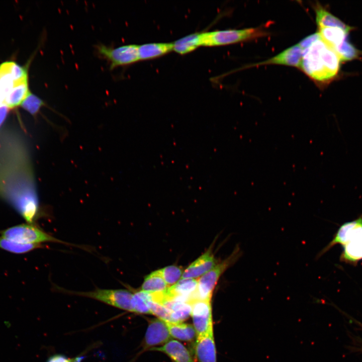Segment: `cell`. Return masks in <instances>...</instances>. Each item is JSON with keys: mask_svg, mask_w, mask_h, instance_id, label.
Masks as SVG:
<instances>
[{"mask_svg": "<svg viewBox=\"0 0 362 362\" xmlns=\"http://www.w3.org/2000/svg\"><path fill=\"white\" fill-rule=\"evenodd\" d=\"M173 51L180 54L191 52L201 46V33L184 37L172 43Z\"/></svg>", "mask_w": 362, "mask_h": 362, "instance_id": "19", "label": "cell"}, {"mask_svg": "<svg viewBox=\"0 0 362 362\" xmlns=\"http://www.w3.org/2000/svg\"><path fill=\"white\" fill-rule=\"evenodd\" d=\"M336 244L343 246L340 257L342 262L354 264L362 259V214L357 219L342 224L316 258L320 257Z\"/></svg>", "mask_w": 362, "mask_h": 362, "instance_id": "2", "label": "cell"}, {"mask_svg": "<svg viewBox=\"0 0 362 362\" xmlns=\"http://www.w3.org/2000/svg\"><path fill=\"white\" fill-rule=\"evenodd\" d=\"M22 107L33 116L39 112L41 108L46 106L43 100L30 93L21 104Z\"/></svg>", "mask_w": 362, "mask_h": 362, "instance_id": "24", "label": "cell"}, {"mask_svg": "<svg viewBox=\"0 0 362 362\" xmlns=\"http://www.w3.org/2000/svg\"><path fill=\"white\" fill-rule=\"evenodd\" d=\"M191 305V316L196 332V337L213 331L211 301L197 300Z\"/></svg>", "mask_w": 362, "mask_h": 362, "instance_id": "10", "label": "cell"}, {"mask_svg": "<svg viewBox=\"0 0 362 362\" xmlns=\"http://www.w3.org/2000/svg\"><path fill=\"white\" fill-rule=\"evenodd\" d=\"M320 37V35L318 32L312 34L302 39L298 44L300 47L304 50L308 47L313 43L315 41L318 39Z\"/></svg>", "mask_w": 362, "mask_h": 362, "instance_id": "29", "label": "cell"}, {"mask_svg": "<svg viewBox=\"0 0 362 362\" xmlns=\"http://www.w3.org/2000/svg\"><path fill=\"white\" fill-rule=\"evenodd\" d=\"M9 109L6 105H0V127L6 118Z\"/></svg>", "mask_w": 362, "mask_h": 362, "instance_id": "30", "label": "cell"}, {"mask_svg": "<svg viewBox=\"0 0 362 362\" xmlns=\"http://www.w3.org/2000/svg\"><path fill=\"white\" fill-rule=\"evenodd\" d=\"M316 21L318 28L323 27H341L348 28L340 20L331 14L320 5H317L315 7Z\"/></svg>", "mask_w": 362, "mask_h": 362, "instance_id": "21", "label": "cell"}, {"mask_svg": "<svg viewBox=\"0 0 362 362\" xmlns=\"http://www.w3.org/2000/svg\"><path fill=\"white\" fill-rule=\"evenodd\" d=\"M266 32L260 28L217 30L201 33L202 46H216L234 44L262 37Z\"/></svg>", "mask_w": 362, "mask_h": 362, "instance_id": "3", "label": "cell"}, {"mask_svg": "<svg viewBox=\"0 0 362 362\" xmlns=\"http://www.w3.org/2000/svg\"><path fill=\"white\" fill-rule=\"evenodd\" d=\"M217 263L213 254L208 250L186 268L182 278L196 279L210 270Z\"/></svg>", "mask_w": 362, "mask_h": 362, "instance_id": "13", "label": "cell"}, {"mask_svg": "<svg viewBox=\"0 0 362 362\" xmlns=\"http://www.w3.org/2000/svg\"><path fill=\"white\" fill-rule=\"evenodd\" d=\"M146 302L151 314L166 322L172 323L170 312L162 305L152 301Z\"/></svg>", "mask_w": 362, "mask_h": 362, "instance_id": "26", "label": "cell"}, {"mask_svg": "<svg viewBox=\"0 0 362 362\" xmlns=\"http://www.w3.org/2000/svg\"><path fill=\"white\" fill-rule=\"evenodd\" d=\"M159 270L168 286H172L177 283L183 273L182 268L175 265L167 266Z\"/></svg>", "mask_w": 362, "mask_h": 362, "instance_id": "25", "label": "cell"}, {"mask_svg": "<svg viewBox=\"0 0 362 362\" xmlns=\"http://www.w3.org/2000/svg\"><path fill=\"white\" fill-rule=\"evenodd\" d=\"M242 254V251L237 245L229 256L198 279L197 300L211 301L214 290L222 274L234 264Z\"/></svg>", "mask_w": 362, "mask_h": 362, "instance_id": "4", "label": "cell"}, {"mask_svg": "<svg viewBox=\"0 0 362 362\" xmlns=\"http://www.w3.org/2000/svg\"><path fill=\"white\" fill-rule=\"evenodd\" d=\"M166 322L159 318L151 319L142 343L143 351L165 344L171 339Z\"/></svg>", "mask_w": 362, "mask_h": 362, "instance_id": "11", "label": "cell"}, {"mask_svg": "<svg viewBox=\"0 0 362 362\" xmlns=\"http://www.w3.org/2000/svg\"><path fill=\"white\" fill-rule=\"evenodd\" d=\"M322 40L337 54L341 61L351 60L357 57L358 50L347 40L348 28H318Z\"/></svg>", "mask_w": 362, "mask_h": 362, "instance_id": "5", "label": "cell"}, {"mask_svg": "<svg viewBox=\"0 0 362 362\" xmlns=\"http://www.w3.org/2000/svg\"><path fill=\"white\" fill-rule=\"evenodd\" d=\"M63 293L95 299L115 308L133 312L132 299L133 294L124 289H96L88 292H75L61 290Z\"/></svg>", "mask_w": 362, "mask_h": 362, "instance_id": "6", "label": "cell"}, {"mask_svg": "<svg viewBox=\"0 0 362 362\" xmlns=\"http://www.w3.org/2000/svg\"><path fill=\"white\" fill-rule=\"evenodd\" d=\"M1 237L21 244H37L46 242H65L46 233L32 224L16 225L0 231Z\"/></svg>", "mask_w": 362, "mask_h": 362, "instance_id": "7", "label": "cell"}, {"mask_svg": "<svg viewBox=\"0 0 362 362\" xmlns=\"http://www.w3.org/2000/svg\"><path fill=\"white\" fill-rule=\"evenodd\" d=\"M41 244H21L0 237V249L16 254L28 252L41 247Z\"/></svg>", "mask_w": 362, "mask_h": 362, "instance_id": "23", "label": "cell"}, {"mask_svg": "<svg viewBox=\"0 0 362 362\" xmlns=\"http://www.w3.org/2000/svg\"><path fill=\"white\" fill-rule=\"evenodd\" d=\"M173 50L172 43H152L138 45L139 60L151 59Z\"/></svg>", "mask_w": 362, "mask_h": 362, "instance_id": "16", "label": "cell"}, {"mask_svg": "<svg viewBox=\"0 0 362 362\" xmlns=\"http://www.w3.org/2000/svg\"><path fill=\"white\" fill-rule=\"evenodd\" d=\"M31 92L29 89L28 79L16 83L8 94L5 105L10 108L21 105Z\"/></svg>", "mask_w": 362, "mask_h": 362, "instance_id": "18", "label": "cell"}, {"mask_svg": "<svg viewBox=\"0 0 362 362\" xmlns=\"http://www.w3.org/2000/svg\"><path fill=\"white\" fill-rule=\"evenodd\" d=\"M166 324L171 337L185 341H191L196 337L193 325L182 323H167Z\"/></svg>", "mask_w": 362, "mask_h": 362, "instance_id": "20", "label": "cell"}, {"mask_svg": "<svg viewBox=\"0 0 362 362\" xmlns=\"http://www.w3.org/2000/svg\"><path fill=\"white\" fill-rule=\"evenodd\" d=\"M340 61L337 54L320 36L303 50L300 67L313 80L325 83L337 76Z\"/></svg>", "mask_w": 362, "mask_h": 362, "instance_id": "1", "label": "cell"}, {"mask_svg": "<svg viewBox=\"0 0 362 362\" xmlns=\"http://www.w3.org/2000/svg\"><path fill=\"white\" fill-rule=\"evenodd\" d=\"M196 338L194 350L198 362H217L213 331Z\"/></svg>", "mask_w": 362, "mask_h": 362, "instance_id": "12", "label": "cell"}, {"mask_svg": "<svg viewBox=\"0 0 362 362\" xmlns=\"http://www.w3.org/2000/svg\"><path fill=\"white\" fill-rule=\"evenodd\" d=\"M160 270L152 272L145 277L142 285L141 290L149 293L162 292L168 288Z\"/></svg>", "mask_w": 362, "mask_h": 362, "instance_id": "22", "label": "cell"}, {"mask_svg": "<svg viewBox=\"0 0 362 362\" xmlns=\"http://www.w3.org/2000/svg\"><path fill=\"white\" fill-rule=\"evenodd\" d=\"M170 313L172 323H182L191 314L190 304L172 300L163 301L161 304Z\"/></svg>", "mask_w": 362, "mask_h": 362, "instance_id": "17", "label": "cell"}, {"mask_svg": "<svg viewBox=\"0 0 362 362\" xmlns=\"http://www.w3.org/2000/svg\"><path fill=\"white\" fill-rule=\"evenodd\" d=\"M84 357L82 355L69 357L63 354H55L49 357L46 362H81Z\"/></svg>", "mask_w": 362, "mask_h": 362, "instance_id": "28", "label": "cell"}, {"mask_svg": "<svg viewBox=\"0 0 362 362\" xmlns=\"http://www.w3.org/2000/svg\"><path fill=\"white\" fill-rule=\"evenodd\" d=\"M149 350L164 353L174 362H194L188 349L177 340L170 339L162 346Z\"/></svg>", "mask_w": 362, "mask_h": 362, "instance_id": "15", "label": "cell"}, {"mask_svg": "<svg viewBox=\"0 0 362 362\" xmlns=\"http://www.w3.org/2000/svg\"><path fill=\"white\" fill-rule=\"evenodd\" d=\"M303 50L298 44L293 45L277 55L256 64H279L300 67Z\"/></svg>", "mask_w": 362, "mask_h": 362, "instance_id": "14", "label": "cell"}, {"mask_svg": "<svg viewBox=\"0 0 362 362\" xmlns=\"http://www.w3.org/2000/svg\"><path fill=\"white\" fill-rule=\"evenodd\" d=\"M24 185L14 191L12 202L28 223L32 224L36 219L39 208L35 190L32 186Z\"/></svg>", "mask_w": 362, "mask_h": 362, "instance_id": "9", "label": "cell"}, {"mask_svg": "<svg viewBox=\"0 0 362 362\" xmlns=\"http://www.w3.org/2000/svg\"><path fill=\"white\" fill-rule=\"evenodd\" d=\"M131 304L133 312L137 314H151L146 301L138 292L133 294Z\"/></svg>", "mask_w": 362, "mask_h": 362, "instance_id": "27", "label": "cell"}, {"mask_svg": "<svg viewBox=\"0 0 362 362\" xmlns=\"http://www.w3.org/2000/svg\"><path fill=\"white\" fill-rule=\"evenodd\" d=\"M96 48L99 56L108 62L111 69L139 60L137 45L127 44L114 47L100 44L97 45Z\"/></svg>", "mask_w": 362, "mask_h": 362, "instance_id": "8", "label": "cell"}]
</instances>
